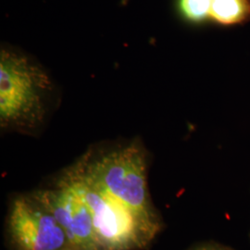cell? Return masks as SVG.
Returning a JSON list of instances; mask_svg holds the SVG:
<instances>
[{
  "label": "cell",
  "mask_w": 250,
  "mask_h": 250,
  "mask_svg": "<svg viewBox=\"0 0 250 250\" xmlns=\"http://www.w3.org/2000/svg\"><path fill=\"white\" fill-rule=\"evenodd\" d=\"M210 18L232 25L250 20V0H212Z\"/></svg>",
  "instance_id": "obj_6"
},
{
  "label": "cell",
  "mask_w": 250,
  "mask_h": 250,
  "mask_svg": "<svg viewBox=\"0 0 250 250\" xmlns=\"http://www.w3.org/2000/svg\"><path fill=\"white\" fill-rule=\"evenodd\" d=\"M49 80L18 54L2 50L0 119L2 125H35L43 115V97Z\"/></svg>",
  "instance_id": "obj_3"
},
{
  "label": "cell",
  "mask_w": 250,
  "mask_h": 250,
  "mask_svg": "<svg viewBox=\"0 0 250 250\" xmlns=\"http://www.w3.org/2000/svg\"><path fill=\"white\" fill-rule=\"evenodd\" d=\"M62 250H79V249H74V248H71V247H69V248H67V249H64Z\"/></svg>",
  "instance_id": "obj_8"
},
{
  "label": "cell",
  "mask_w": 250,
  "mask_h": 250,
  "mask_svg": "<svg viewBox=\"0 0 250 250\" xmlns=\"http://www.w3.org/2000/svg\"><path fill=\"white\" fill-rule=\"evenodd\" d=\"M9 228L20 250H62L68 244L62 225L36 199L18 197L13 201Z\"/></svg>",
  "instance_id": "obj_4"
},
{
  "label": "cell",
  "mask_w": 250,
  "mask_h": 250,
  "mask_svg": "<svg viewBox=\"0 0 250 250\" xmlns=\"http://www.w3.org/2000/svg\"><path fill=\"white\" fill-rule=\"evenodd\" d=\"M212 0H180V8L187 18L200 21L210 17Z\"/></svg>",
  "instance_id": "obj_7"
},
{
  "label": "cell",
  "mask_w": 250,
  "mask_h": 250,
  "mask_svg": "<svg viewBox=\"0 0 250 250\" xmlns=\"http://www.w3.org/2000/svg\"><path fill=\"white\" fill-rule=\"evenodd\" d=\"M62 179L89 208L101 250H134L156 234L129 208L93 183L79 165Z\"/></svg>",
  "instance_id": "obj_2"
},
{
  "label": "cell",
  "mask_w": 250,
  "mask_h": 250,
  "mask_svg": "<svg viewBox=\"0 0 250 250\" xmlns=\"http://www.w3.org/2000/svg\"><path fill=\"white\" fill-rule=\"evenodd\" d=\"M79 166L93 183L129 208L157 232L159 224L149 201L145 154L138 146L131 145L108 152Z\"/></svg>",
  "instance_id": "obj_1"
},
{
  "label": "cell",
  "mask_w": 250,
  "mask_h": 250,
  "mask_svg": "<svg viewBox=\"0 0 250 250\" xmlns=\"http://www.w3.org/2000/svg\"><path fill=\"white\" fill-rule=\"evenodd\" d=\"M36 199L62 225L69 247L83 250H101L89 208L65 180L55 190L37 194Z\"/></svg>",
  "instance_id": "obj_5"
}]
</instances>
